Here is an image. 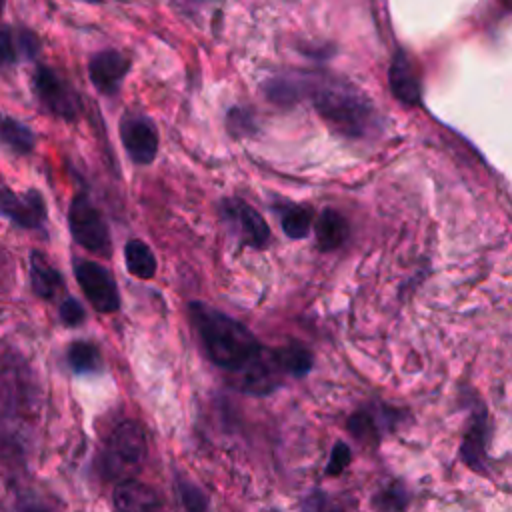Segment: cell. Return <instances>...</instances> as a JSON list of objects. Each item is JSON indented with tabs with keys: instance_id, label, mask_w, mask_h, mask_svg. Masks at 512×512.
Masks as SVG:
<instances>
[{
	"instance_id": "6da1fadb",
	"label": "cell",
	"mask_w": 512,
	"mask_h": 512,
	"mask_svg": "<svg viewBox=\"0 0 512 512\" xmlns=\"http://www.w3.org/2000/svg\"><path fill=\"white\" fill-rule=\"evenodd\" d=\"M302 92L320 118L338 134L360 138L378 124L372 102L354 84L332 76H302Z\"/></svg>"
},
{
	"instance_id": "7a4b0ae2",
	"label": "cell",
	"mask_w": 512,
	"mask_h": 512,
	"mask_svg": "<svg viewBox=\"0 0 512 512\" xmlns=\"http://www.w3.org/2000/svg\"><path fill=\"white\" fill-rule=\"evenodd\" d=\"M190 318L210 360L232 374L238 372L262 346L242 322L202 302L190 304Z\"/></svg>"
},
{
	"instance_id": "3957f363",
	"label": "cell",
	"mask_w": 512,
	"mask_h": 512,
	"mask_svg": "<svg viewBox=\"0 0 512 512\" xmlns=\"http://www.w3.org/2000/svg\"><path fill=\"white\" fill-rule=\"evenodd\" d=\"M148 454V442L144 428L134 422L126 420L118 424L112 434L108 436L104 454H102V470L108 478H124L136 472Z\"/></svg>"
},
{
	"instance_id": "277c9868",
	"label": "cell",
	"mask_w": 512,
	"mask_h": 512,
	"mask_svg": "<svg viewBox=\"0 0 512 512\" xmlns=\"http://www.w3.org/2000/svg\"><path fill=\"white\" fill-rule=\"evenodd\" d=\"M68 226L72 238L90 252H110V232L100 210L90 202L86 194H76L68 208Z\"/></svg>"
},
{
	"instance_id": "5b68a950",
	"label": "cell",
	"mask_w": 512,
	"mask_h": 512,
	"mask_svg": "<svg viewBox=\"0 0 512 512\" xmlns=\"http://www.w3.org/2000/svg\"><path fill=\"white\" fill-rule=\"evenodd\" d=\"M34 92L40 100V104L52 112L54 116L72 122L80 114V96L78 92L50 66L38 64L32 76Z\"/></svg>"
},
{
	"instance_id": "8992f818",
	"label": "cell",
	"mask_w": 512,
	"mask_h": 512,
	"mask_svg": "<svg viewBox=\"0 0 512 512\" xmlns=\"http://www.w3.org/2000/svg\"><path fill=\"white\" fill-rule=\"evenodd\" d=\"M76 280L96 312L112 314L120 308V294L112 274L92 260H78L74 266Z\"/></svg>"
},
{
	"instance_id": "52a82bcc",
	"label": "cell",
	"mask_w": 512,
	"mask_h": 512,
	"mask_svg": "<svg viewBox=\"0 0 512 512\" xmlns=\"http://www.w3.org/2000/svg\"><path fill=\"white\" fill-rule=\"evenodd\" d=\"M236 384L246 394H270L282 384V374H286L278 362L276 350L260 346V350L238 370Z\"/></svg>"
},
{
	"instance_id": "ba28073f",
	"label": "cell",
	"mask_w": 512,
	"mask_h": 512,
	"mask_svg": "<svg viewBox=\"0 0 512 512\" xmlns=\"http://www.w3.org/2000/svg\"><path fill=\"white\" fill-rule=\"evenodd\" d=\"M118 134L130 160L136 164H152L158 154V128L144 114H126L118 124Z\"/></svg>"
},
{
	"instance_id": "9c48e42d",
	"label": "cell",
	"mask_w": 512,
	"mask_h": 512,
	"mask_svg": "<svg viewBox=\"0 0 512 512\" xmlns=\"http://www.w3.org/2000/svg\"><path fill=\"white\" fill-rule=\"evenodd\" d=\"M130 70V58L120 50H100L88 62V76L104 96H116Z\"/></svg>"
},
{
	"instance_id": "30bf717a",
	"label": "cell",
	"mask_w": 512,
	"mask_h": 512,
	"mask_svg": "<svg viewBox=\"0 0 512 512\" xmlns=\"http://www.w3.org/2000/svg\"><path fill=\"white\" fill-rule=\"evenodd\" d=\"M0 214L22 228L38 230L46 220V202L34 188L18 196L10 188L0 186Z\"/></svg>"
},
{
	"instance_id": "8fae6325",
	"label": "cell",
	"mask_w": 512,
	"mask_h": 512,
	"mask_svg": "<svg viewBox=\"0 0 512 512\" xmlns=\"http://www.w3.org/2000/svg\"><path fill=\"white\" fill-rule=\"evenodd\" d=\"M224 212L236 224L242 240L248 246L262 248V246L268 244L270 228H268L266 220L260 216V212L256 208H252L250 204H246L238 198H232V200H226Z\"/></svg>"
},
{
	"instance_id": "7c38bea8",
	"label": "cell",
	"mask_w": 512,
	"mask_h": 512,
	"mask_svg": "<svg viewBox=\"0 0 512 512\" xmlns=\"http://www.w3.org/2000/svg\"><path fill=\"white\" fill-rule=\"evenodd\" d=\"M114 506L118 512H160L162 502L154 488L134 478L122 480L114 488Z\"/></svg>"
},
{
	"instance_id": "4fadbf2b",
	"label": "cell",
	"mask_w": 512,
	"mask_h": 512,
	"mask_svg": "<svg viewBox=\"0 0 512 512\" xmlns=\"http://www.w3.org/2000/svg\"><path fill=\"white\" fill-rule=\"evenodd\" d=\"M388 78H390V88L400 102L408 106H414L420 102V80L416 76L412 62L404 54H398L394 58Z\"/></svg>"
},
{
	"instance_id": "5bb4252c",
	"label": "cell",
	"mask_w": 512,
	"mask_h": 512,
	"mask_svg": "<svg viewBox=\"0 0 512 512\" xmlns=\"http://www.w3.org/2000/svg\"><path fill=\"white\" fill-rule=\"evenodd\" d=\"M30 284L34 294L44 300H54L64 290L60 272L52 268L46 256L40 252H32L30 256Z\"/></svg>"
},
{
	"instance_id": "9a60e30c",
	"label": "cell",
	"mask_w": 512,
	"mask_h": 512,
	"mask_svg": "<svg viewBox=\"0 0 512 512\" xmlns=\"http://www.w3.org/2000/svg\"><path fill=\"white\" fill-rule=\"evenodd\" d=\"M314 232H316V242H318L320 250L328 252V250L340 248L348 240L350 228H348L346 218L340 212L326 208L320 212V216L314 224Z\"/></svg>"
},
{
	"instance_id": "2e32d148",
	"label": "cell",
	"mask_w": 512,
	"mask_h": 512,
	"mask_svg": "<svg viewBox=\"0 0 512 512\" xmlns=\"http://www.w3.org/2000/svg\"><path fill=\"white\" fill-rule=\"evenodd\" d=\"M486 416L482 410L476 412V416L470 420V426L462 440V458L464 462L474 470H484V458H486Z\"/></svg>"
},
{
	"instance_id": "e0dca14e",
	"label": "cell",
	"mask_w": 512,
	"mask_h": 512,
	"mask_svg": "<svg viewBox=\"0 0 512 512\" xmlns=\"http://www.w3.org/2000/svg\"><path fill=\"white\" fill-rule=\"evenodd\" d=\"M124 258H126V268L132 276L150 280L156 274V256L146 242L136 238L128 240L124 246Z\"/></svg>"
},
{
	"instance_id": "ac0fdd59",
	"label": "cell",
	"mask_w": 512,
	"mask_h": 512,
	"mask_svg": "<svg viewBox=\"0 0 512 512\" xmlns=\"http://www.w3.org/2000/svg\"><path fill=\"white\" fill-rule=\"evenodd\" d=\"M0 140L16 154H28L34 150L36 134L24 122L16 118H2L0 120Z\"/></svg>"
},
{
	"instance_id": "d6986e66",
	"label": "cell",
	"mask_w": 512,
	"mask_h": 512,
	"mask_svg": "<svg viewBox=\"0 0 512 512\" xmlns=\"http://www.w3.org/2000/svg\"><path fill=\"white\" fill-rule=\"evenodd\" d=\"M276 350V356H278V362L282 366V370L286 374H292V376H306L312 368V352L300 344V342H292V344H286L282 348H274Z\"/></svg>"
},
{
	"instance_id": "ffe728a7",
	"label": "cell",
	"mask_w": 512,
	"mask_h": 512,
	"mask_svg": "<svg viewBox=\"0 0 512 512\" xmlns=\"http://www.w3.org/2000/svg\"><path fill=\"white\" fill-rule=\"evenodd\" d=\"M68 364L78 374L96 372L102 366L100 350L90 342H82V340L72 342L68 348Z\"/></svg>"
},
{
	"instance_id": "44dd1931",
	"label": "cell",
	"mask_w": 512,
	"mask_h": 512,
	"mask_svg": "<svg viewBox=\"0 0 512 512\" xmlns=\"http://www.w3.org/2000/svg\"><path fill=\"white\" fill-rule=\"evenodd\" d=\"M264 90H266L268 100H272L274 104H280V106H290L300 96H304L302 78H288V76L272 78L266 82Z\"/></svg>"
},
{
	"instance_id": "7402d4cb",
	"label": "cell",
	"mask_w": 512,
	"mask_h": 512,
	"mask_svg": "<svg viewBox=\"0 0 512 512\" xmlns=\"http://www.w3.org/2000/svg\"><path fill=\"white\" fill-rule=\"evenodd\" d=\"M312 210L308 206H288L282 212V230L288 238L300 240L310 234Z\"/></svg>"
},
{
	"instance_id": "603a6c76",
	"label": "cell",
	"mask_w": 512,
	"mask_h": 512,
	"mask_svg": "<svg viewBox=\"0 0 512 512\" xmlns=\"http://www.w3.org/2000/svg\"><path fill=\"white\" fill-rule=\"evenodd\" d=\"M382 420L374 418V414L370 410H360L354 416H350L348 420V430L354 438H358L360 442H368V440H378L382 434Z\"/></svg>"
},
{
	"instance_id": "cb8c5ba5",
	"label": "cell",
	"mask_w": 512,
	"mask_h": 512,
	"mask_svg": "<svg viewBox=\"0 0 512 512\" xmlns=\"http://www.w3.org/2000/svg\"><path fill=\"white\" fill-rule=\"evenodd\" d=\"M178 496H180L186 512H206L208 510V498L202 492V488L186 478H178Z\"/></svg>"
},
{
	"instance_id": "d4e9b609",
	"label": "cell",
	"mask_w": 512,
	"mask_h": 512,
	"mask_svg": "<svg viewBox=\"0 0 512 512\" xmlns=\"http://www.w3.org/2000/svg\"><path fill=\"white\" fill-rule=\"evenodd\" d=\"M226 128L232 136H252L256 132L254 114L248 108L234 106L226 114Z\"/></svg>"
},
{
	"instance_id": "484cf974",
	"label": "cell",
	"mask_w": 512,
	"mask_h": 512,
	"mask_svg": "<svg viewBox=\"0 0 512 512\" xmlns=\"http://www.w3.org/2000/svg\"><path fill=\"white\" fill-rule=\"evenodd\" d=\"M22 60L18 34L14 28H0V66H12Z\"/></svg>"
},
{
	"instance_id": "4316f807",
	"label": "cell",
	"mask_w": 512,
	"mask_h": 512,
	"mask_svg": "<svg viewBox=\"0 0 512 512\" xmlns=\"http://www.w3.org/2000/svg\"><path fill=\"white\" fill-rule=\"evenodd\" d=\"M374 502H376V508L380 512H400L404 508V504H406L404 490H402V486L382 488Z\"/></svg>"
},
{
	"instance_id": "83f0119b",
	"label": "cell",
	"mask_w": 512,
	"mask_h": 512,
	"mask_svg": "<svg viewBox=\"0 0 512 512\" xmlns=\"http://www.w3.org/2000/svg\"><path fill=\"white\" fill-rule=\"evenodd\" d=\"M350 460H352V456H350L348 444L336 442V444L332 446L330 460H328V464H326V474H328V476H338V474H342V472L346 470V466L350 464Z\"/></svg>"
},
{
	"instance_id": "f1b7e54d",
	"label": "cell",
	"mask_w": 512,
	"mask_h": 512,
	"mask_svg": "<svg viewBox=\"0 0 512 512\" xmlns=\"http://www.w3.org/2000/svg\"><path fill=\"white\" fill-rule=\"evenodd\" d=\"M16 34H18L22 60H34L40 54V46H42L40 38L30 28H20L16 30Z\"/></svg>"
},
{
	"instance_id": "f546056e",
	"label": "cell",
	"mask_w": 512,
	"mask_h": 512,
	"mask_svg": "<svg viewBox=\"0 0 512 512\" xmlns=\"http://www.w3.org/2000/svg\"><path fill=\"white\" fill-rule=\"evenodd\" d=\"M84 318H86L84 306L76 298H66L60 304V320L66 326H78L80 322H84Z\"/></svg>"
},
{
	"instance_id": "4dcf8cb0",
	"label": "cell",
	"mask_w": 512,
	"mask_h": 512,
	"mask_svg": "<svg viewBox=\"0 0 512 512\" xmlns=\"http://www.w3.org/2000/svg\"><path fill=\"white\" fill-rule=\"evenodd\" d=\"M302 512H340L334 502L328 500L322 492H312L308 498L302 500Z\"/></svg>"
},
{
	"instance_id": "1f68e13d",
	"label": "cell",
	"mask_w": 512,
	"mask_h": 512,
	"mask_svg": "<svg viewBox=\"0 0 512 512\" xmlns=\"http://www.w3.org/2000/svg\"><path fill=\"white\" fill-rule=\"evenodd\" d=\"M22 512H48V510H44L42 506H26Z\"/></svg>"
},
{
	"instance_id": "d6a6232c",
	"label": "cell",
	"mask_w": 512,
	"mask_h": 512,
	"mask_svg": "<svg viewBox=\"0 0 512 512\" xmlns=\"http://www.w3.org/2000/svg\"><path fill=\"white\" fill-rule=\"evenodd\" d=\"M2 12H4V0H0V16H2Z\"/></svg>"
},
{
	"instance_id": "836d02e7",
	"label": "cell",
	"mask_w": 512,
	"mask_h": 512,
	"mask_svg": "<svg viewBox=\"0 0 512 512\" xmlns=\"http://www.w3.org/2000/svg\"><path fill=\"white\" fill-rule=\"evenodd\" d=\"M86 2H102V0H86Z\"/></svg>"
}]
</instances>
